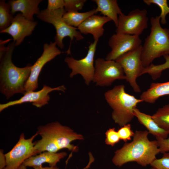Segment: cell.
I'll return each mask as SVG.
<instances>
[{
    "label": "cell",
    "mask_w": 169,
    "mask_h": 169,
    "mask_svg": "<svg viewBox=\"0 0 169 169\" xmlns=\"http://www.w3.org/2000/svg\"><path fill=\"white\" fill-rule=\"evenodd\" d=\"M152 117L160 127L169 133V104L158 109Z\"/></svg>",
    "instance_id": "obj_23"
},
{
    "label": "cell",
    "mask_w": 169,
    "mask_h": 169,
    "mask_svg": "<svg viewBox=\"0 0 169 169\" xmlns=\"http://www.w3.org/2000/svg\"><path fill=\"white\" fill-rule=\"evenodd\" d=\"M163 155L159 159H156L150 165L156 169H169V152L163 153Z\"/></svg>",
    "instance_id": "obj_27"
},
{
    "label": "cell",
    "mask_w": 169,
    "mask_h": 169,
    "mask_svg": "<svg viewBox=\"0 0 169 169\" xmlns=\"http://www.w3.org/2000/svg\"><path fill=\"white\" fill-rule=\"evenodd\" d=\"M37 130V132L41 139L34 142V148L37 154L46 151L57 152L63 149L76 152L78 151V147L71 143L84 139L82 135L57 121L40 126Z\"/></svg>",
    "instance_id": "obj_3"
},
{
    "label": "cell",
    "mask_w": 169,
    "mask_h": 169,
    "mask_svg": "<svg viewBox=\"0 0 169 169\" xmlns=\"http://www.w3.org/2000/svg\"><path fill=\"white\" fill-rule=\"evenodd\" d=\"M160 153L169 151V138H156Z\"/></svg>",
    "instance_id": "obj_32"
},
{
    "label": "cell",
    "mask_w": 169,
    "mask_h": 169,
    "mask_svg": "<svg viewBox=\"0 0 169 169\" xmlns=\"http://www.w3.org/2000/svg\"><path fill=\"white\" fill-rule=\"evenodd\" d=\"M85 0H64V8L66 12L77 11L82 9Z\"/></svg>",
    "instance_id": "obj_30"
},
{
    "label": "cell",
    "mask_w": 169,
    "mask_h": 169,
    "mask_svg": "<svg viewBox=\"0 0 169 169\" xmlns=\"http://www.w3.org/2000/svg\"><path fill=\"white\" fill-rule=\"evenodd\" d=\"M56 45L55 42H52L44 44L42 55L32 65L30 76L25 85L26 92L34 91L38 88V78L43 67L62 53Z\"/></svg>",
    "instance_id": "obj_12"
},
{
    "label": "cell",
    "mask_w": 169,
    "mask_h": 169,
    "mask_svg": "<svg viewBox=\"0 0 169 169\" xmlns=\"http://www.w3.org/2000/svg\"><path fill=\"white\" fill-rule=\"evenodd\" d=\"M143 2L146 5L150 6L151 4L158 6L161 10L160 15V23L162 24L166 23V16L169 13V7L166 0H144Z\"/></svg>",
    "instance_id": "obj_26"
},
{
    "label": "cell",
    "mask_w": 169,
    "mask_h": 169,
    "mask_svg": "<svg viewBox=\"0 0 169 169\" xmlns=\"http://www.w3.org/2000/svg\"><path fill=\"white\" fill-rule=\"evenodd\" d=\"M65 12L64 8L54 11L45 9L40 11L37 15L39 19L54 27L56 30L54 42L61 49L64 47L63 41L65 37H69L71 42L74 39L79 41L84 38L81 33L77 30V28L69 25L64 21L63 16Z\"/></svg>",
    "instance_id": "obj_6"
},
{
    "label": "cell",
    "mask_w": 169,
    "mask_h": 169,
    "mask_svg": "<svg viewBox=\"0 0 169 169\" xmlns=\"http://www.w3.org/2000/svg\"><path fill=\"white\" fill-rule=\"evenodd\" d=\"M11 39L0 40V90L7 99L14 94L26 93L25 85L29 77L32 65L28 64L23 68L15 65L12 55L16 46L13 42L5 47V44Z\"/></svg>",
    "instance_id": "obj_1"
},
{
    "label": "cell",
    "mask_w": 169,
    "mask_h": 169,
    "mask_svg": "<svg viewBox=\"0 0 169 169\" xmlns=\"http://www.w3.org/2000/svg\"><path fill=\"white\" fill-rule=\"evenodd\" d=\"M17 169H27V167L25 166L22 164Z\"/></svg>",
    "instance_id": "obj_36"
},
{
    "label": "cell",
    "mask_w": 169,
    "mask_h": 169,
    "mask_svg": "<svg viewBox=\"0 0 169 169\" xmlns=\"http://www.w3.org/2000/svg\"><path fill=\"white\" fill-rule=\"evenodd\" d=\"M169 95V81L163 83H152L149 88L140 95V99L146 102L154 103L160 97Z\"/></svg>",
    "instance_id": "obj_21"
},
{
    "label": "cell",
    "mask_w": 169,
    "mask_h": 169,
    "mask_svg": "<svg viewBox=\"0 0 169 169\" xmlns=\"http://www.w3.org/2000/svg\"><path fill=\"white\" fill-rule=\"evenodd\" d=\"M98 41L94 40L89 46L86 56L79 60L74 59L72 57H66L64 62L71 70L69 77L80 74L83 77L87 85H89L93 81L95 70L94 57Z\"/></svg>",
    "instance_id": "obj_11"
},
{
    "label": "cell",
    "mask_w": 169,
    "mask_h": 169,
    "mask_svg": "<svg viewBox=\"0 0 169 169\" xmlns=\"http://www.w3.org/2000/svg\"><path fill=\"white\" fill-rule=\"evenodd\" d=\"M147 13L145 9H136L131 11L127 15L123 13L120 15L116 33L139 36L148 27Z\"/></svg>",
    "instance_id": "obj_9"
},
{
    "label": "cell",
    "mask_w": 169,
    "mask_h": 169,
    "mask_svg": "<svg viewBox=\"0 0 169 169\" xmlns=\"http://www.w3.org/2000/svg\"><path fill=\"white\" fill-rule=\"evenodd\" d=\"M95 68L92 81L97 85L110 86L116 80L126 79L122 68L115 60L98 58L95 61Z\"/></svg>",
    "instance_id": "obj_8"
},
{
    "label": "cell",
    "mask_w": 169,
    "mask_h": 169,
    "mask_svg": "<svg viewBox=\"0 0 169 169\" xmlns=\"http://www.w3.org/2000/svg\"><path fill=\"white\" fill-rule=\"evenodd\" d=\"M120 140L125 142L131 140V137L134 135V132L132 130L131 125L127 124L122 126L117 131Z\"/></svg>",
    "instance_id": "obj_29"
},
{
    "label": "cell",
    "mask_w": 169,
    "mask_h": 169,
    "mask_svg": "<svg viewBox=\"0 0 169 169\" xmlns=\"http://www.w3.org/2000/svg\"><path fill=\"white\" fill-rule=\"evenodd\" d=\"M89 162L86 166L83 169H88L89 168L92 163L94 162L95 161V158L93 156L91 152L89 153Z\"/></svg>",
    "instance_id": "obj_34"
},
{
    "label": "cell",
    "mask_w": 169,
    "mask_h": 169,
    "mask_svg": "<svg viewBox=\"0 0 169 169\" xmlns=\"http://www.w3.org/2000/svg\"><path fill=\"white\" fill-rule=\"evenodd\" d=\"M147 130L136 131L132 141L125 142L115 152L112 161L116 166H121L131 162H135L143 167L150 165L160 151L156 140L150 141Z\"/></svg>",
    "instance_id": "obj_2"
},
{
    "label": "cell",
    "mask_w": 169,
    "mask_h": 169,
    "mask_svg": "<svg viewBox=\"0 0 169 169\" xmlns=\"http://www.w3.org/2000/svg\"><path fill=\"white\" fill-rule=\"evenodd\" d=\"M64 0H48L47 9L54 11L64 8Z\"/></svg>",
    "instance_id": "obj_31"
},
{
    "label": "cell",
    "mask_w": 169,
    "mask_h": 169,
    "mask_svg": "<svg viewBox=\"0 0 169 169\" xmlns=\"http://www.w3.org/2000/svg\"><path fill=\"white\" fill-rule=\"evenodd\" d=\"M163 57L165 59L164 63L158 65L152 63L149 66L144 68L142 74H148L153 80H156L160 77L163 70L169 69V55H166Z\"/></svg>",
    "instance_id": "obj_25"
},
{
    "label": "cell",
    "mask_w": 169,
    "mask_h": 169,
    "mask_svg": "<svg viewBox=\"0 0 169 169\" xmlns=\"http://www.w3.org/2000/svg\"><path fill=\"white\" fill-rule=\"evenodd\" d=\"M105 142L108 145L114 146L120 140L118 132L114 127L108 130L105 133Z\"/></svg>",
    "instance_id": "obj_28"
},
{
    "label": "cell",
    "mask_w": 169,
    "mask_h": 169,
    "mask_svg": "<svg viewBox=\"0 0 169 169\" xmlns=\"http://www.w3.org/2000/svg\"><path fill=\"white\" fill-rule=\"evenodd\" d=\"M96 4V8L104 16L112 20L116 27L118 25V16L123 13L116 0H94Z\"/></svg>",
    "instance_id": "obj_20"
},
{
    "label": "cell",
    "mask_w": 169,
    "mask_h": 169,
    "mask_svg": "<svg viewBox=\"0 0 169 169\" xmlns=\"http://www.w3.org/2000/svg\"><path fill=\"white\" fill-rule=\"evenodd\" d=\"M150 23V33L141 46V58L144 68L156 58L169 55V29L161 27L159 16L152 17Z\"/></svg>",
    "instance_id": "obj_4"
},
{
    "label": "cell",
    "mask_w": 169,
    "mask_h": 169,
    "mask_svg": "<svg viewBox=\"0 0 169 169\" xmlns=\"http://www.w3.org/2000/svg\"><path fill=\"white\" fill-rule=\"evenodd\" d=\"M6 165V161L5 155L2 150L0 151V169H4Z\"/></svg>",
    "instance_id": "obj_33"
},
{
    "label": "cell",
    "mask_w": 169,
    "mask_h": 169,
    "mask_svg": "<svg viewBox=\"0 0 169 169\" xmlns=\"http://www.w3.org/2000/svg\"><path fill=\"white\" fill-rule=\"evenodd\" d=\"M37 24V22L27 20L21 13H18L14 17L10 25L0 32L11 36L17 46L21 44L26 37L32 34Z\"/></svg>",
    "instance_id": "obj_15"
},
{
    "label": "cell",
    "mask_w": 169,
    "mask_h": 169,
    "mask_svg": "<svg viewBox=\"0 0 169 169\" xmlns=\"http://www.w3.org/2000/svg\"><path fill=\"white\" fill-rule=\"evenodd\" d=\"M41 0H13L8 2L11 7V13L13 15L20 12L27 20L34 21V15H38L40 11L38 6Z\"/></svg>",
    "instance_id": "obj_17"
},
{
    "label": "cell",
    "mask_w": 169,
    "mask_h": 169,
    "mask_svg": "<svg viewBox=\"0 0 169 169\" xmlns=\"http://www.w3.org/2000/svg\"><path fill=\"white\" fill-rule=\"evenodd\" d=\"M150 169H156L155 168H153L152 167H151V168H150Z\"/></svg>",
    "instance_id": "obj_37"
},
{
    "label": "cell",
    "mask_w": 169,
    "mask_h": 169,
    "mask_svg": "<svg viewBox=\"0 0 169 169\" xmlns=\"http://www.w3.org/2000/svg\"><path fill=\"white\" fill-rule=\"evenodd\" d=\"M111 21V20L107 17L94 14L84 21L77 29L81 34H91L94 40L98 41L104 34V25Z\"/></svg>",
    "instance_id": "obj_16"
},
{
    "label": "cell",
    "mask_w": 169,
    "mask_h": 169,
    "mask_svg": "<svg viewBox=\"0 0 169 169\" xmlns=\"http://www.w3.org/2000/svg\"><path fill=\"white\" fill-rule=\"evenodd\" d=\"M141 46L124 54L115 60L122 68L126 81L136 93L140 92L141 89L136 80L142 75L144 68L141 58Z\"/></svg>",
    "instance_id": "obj_7"
},
{
    "label": "cell",
    "mask_w": 169,
    "mask_h": 169,
    "mask_svg": "<svg viewBox=\"0 0 169 169\" xmlns=\"http://www.w3.org/2000/svg\"><path fill=\"white\" fill-rule=\"evenodd\" d=\"M67 155L65 152H52L44 151L38 155L31 156L25 160L22 164L26 167H33L42 166L44 163H48L50 166H56L57 163Z\"/></svg>",
    "instance_id": "obj_18"
},
{
    "label": "cell",
    "mask_w": 169,
    "mask_h": 169,
    "mask_svg": "<svg viewBox=\"0 0 169 169\" xmlns=\"http://www.w3.org/2000/svg\"><path fill=\"white\" fill-rule=\"evenodd\" d=\"M105 99L113 110L112 118L120 126L129 123L135 117L134 110L138 104L143 102L127 93L123 84L115 86L106 92Z\"/></svg>",
    "instance_id": "obj_5"
},
{
    "label": "cell",
    "mask_w": 169,
    "mask_h": 169,
    "mask_svg": "<svg viewBox=\"0 0 169 169\" xmlns=\"http://www.w3.org/2000/svg\"><path fill=\"white\" fill-rule=\"evenodd\" d=\"M38 135L36 132L30 138L26 139L23 133L20 135L16 144L10 151L5 154L6 165L4 169H17L26 159L37 155L33 141Z\"/></svg>",
    "instance_id": "obj_10"
},
{
    "label": "cell",
    "mask_w": 169,
    "mask_h": 169,
    "mask_svg": "<svg viewBox=\"0 0 169 169\" xmlns=\"http://www.w3.org/2000/svg\"><path fill=\"white\" fill-rule=\"evenodd\" d=\"M66 89L64 85L52 88L44 84L42 88L39 91L26 92L23 96L18 100L0 104V112L10 106L27 102L31 103L33 105L36 107L41 108L48 104L50 99L49 95V93L54 90L64 92Z\"/></svg>",
    "instance_id": "obj_14"
},
{
    "label": "cell",
    "mask_w": 169,
    "mask_h": 169,
    "mask_svg": "<svg viewBox=\"0 0 169 169\" xmlns=\"http://www.w3.org/2000/svg\"><path fill=\"white\" fill-rule=\"evenodd\" d=\"M97 12L96 9L84 13L77 11L66 12L63 15V18L68 24L77 28L87 18Z\"/></svg>",
    "instance_id": "obj_22"
},
{
    "label": "cell",
    "mask_w": 169,
    "mask_h": 169,
    "mask_svg": "<svg viewBox=\"0 0 169 169\" xmlns=\"http://www.w3.org/2000/svg\"><path fill=\"white\" fill-rule=\"evenodd\" d=\"M13 17L11 13V7L5 0L0 1V31L8 28L11 24Z\"/></svg>",
    "instance_id": "obj_24"
},
{
    "label": "cell",
    "mask_w": 169,
    "mask_h": 169,
    "mask_svg": "<svg viewBox=\"0 0 169 169\" xmlns=\"http://www.w3.org/2000/svg\"><path fill=\"white\" fill-rule=\"evenodd\" d=\"M141 43V40L138 36L116 33L113 34L108 41L111 50L107 55L105 59L115 60L124 54L140 46Z\"/></svg>",
    "instance_id": "obj_13"
},
{
    "label": "cell",
    "mask_w": 169,
    "mask_h": 169,
    "mask_svg": "<svg viewBox=\"0 0 169 169\" xmlns=\"http://www.w3.org/2000/svg\"><path fill=\"white\" fill-rule=\"evenodd\" d=\"M134 114L140 123L144 126L149 133L156 138H167L169 133L160 127L152 117V116L141 112L136 108L134 110Z\"/></svg>",
    "instance_id": "obj_19"
},
{
    "label": "cell",
    "mask_w": 169,
    "mask_h": 169,
    "mask_svg": "<svg viewBox=\"0 0 169 169\" xmlns=\"http://www.w3.org/2000/svg\"><path fill=\"white\" fill-rule=\"evenodd\" d=\"M34 169H59L56 166H54L43 167L42 166L33 167Z\"/></svg>",
    "instance_id": "obj_35"
}]
</instances>
